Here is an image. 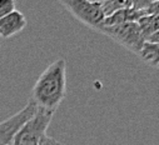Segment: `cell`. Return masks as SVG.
Masks as SVG:
<instances>
[{
  "label": "cell",
  "mask_w": 159,
  "mask_h": 145,
  "mask_svg": "<svg viewBox=\"0 0 159 145\" xmlns=\"http://www.w3.org/2000/svg\"><path fill=\"white\" fill-rule=\"evenodd\" d=\"M66 94V61L57 59L38 78L30 100L38 109L54 113Z\"/></svg>",
  "instance_id": "1"
},
{
  "label": "cell",
  "mask_w": 159,
  "mask_h": 145,
  "mask_svg": "<svg viewBox=\"0 0 159 145\" xmlns=\"http://www.w3.org/2000/svg\"><path fill=\"white\" fill-rule=\"evenodd\" d=\"M53 114L54 113L38 109L35 114L19 129L10 145H38L47 135Z\"/></svg>",
  "instance_id": "2"
},
{
  "label": "cell",
  "mask_w": 159,
  "mask_h": 145,
  "mask_svg": "<svg viewBox=\"0 0 159 145\" xmlns=\"http://www.w3.org/2000/svg\"><path fill=\"white\" fill-rule=\"evenodd\" d=\"M60 4L82 24L99 31L105 18L100 3L92 0H59Z\"/></svg>",
  "instance_id": "3"
},
{
  "label": "cell",
  "mask_w": 159,
  "mask_h": 145,
  "mask_svg": "<svg viewBox=\"0 0 159 145\" xmlns=\"http://www.w3.org/2000/svg\"><path fill=\"white\" fill-rule=\"evenodd\" d=\"M99 33L107 35L108 38L137 55L144 44V38L139 30L137 21L102 26L99 29Z\"/></svg>",
  "instance_id": "4"
},
{
  "label": "cell",
  "mask_w": 159,
  "mask_h": 145,
  "mask_svg": "<svg viewBox=\"0 0 159 145\" xmlns=\"http://www.w3.org/2000/svg\"><path fill=\"white\" fill-rule=\"evenodd\" d=\"M36 110L38 108L31 101H28L20 112L0 123V145H10L15 134L35 114Z\"/></svg>",
  "instance_id": "5"
},
{
  "label": "cell",
  "mask_w": 159,
  "mask_h": 145,
  "mask_svg": "<svg viewBox=\"0 0 159 145\" xmlns=\"http://www.w3.org/2000/svg\"><path fill=\"white\" fill-rule=\"evenodd\" d=\"M26 26V18L23 13L14 10L7 16L0 19V36L2 38H11V36L23 31Z\"/></svg>",
  "instance_id": "6"
},
{
  "label": "cell",
  "mask_w": 159,
  "mask_h": 145,
  "mask_svg": "<svg viewBox=\"0 0 159 145\" xmlns=\"http://www.w3.org/2000/svg\"><path fill=\"white\" fill-rule=\"evenodd\" d=\"M137 24L144 38V42L158 44L159 42V16L158 14L143 16L137 20Z\"/></svg>",
  "instance_id": "7"
},
{
  "label": "cell",
  "mask_w": 159,
  "mask_h": 145,
  "mask_svg": "<svg viewBox=\"0 0 159 145\" xmlns=\"http://www.w3.org/2000/svg\"><path fill=\"white\" fill-rule=\"evenodd\" d=\"M138 56L149 66L157 69L159 66V45L157 43H148L144 42L143 46L140 48Z\"/></svg>",
  "instance_id": "8"
},
{
  "label": "cell",
  "mask_w": 159,
  "mask_h": 145,
  "mask_svg": "<svg viewBox=\"0 0 159 145\" xmlns=\"http://www.w3.org/2000/svg\"><path fill=\"white\" fill-rule=\"evenodd\" d=\"M100 5L103 8L104 15L108 16L116 10L132 8V0H105V2L102 3Z\"/></svg>",
  "instance_id": "9"
},
{
  "label": "cell",
  "mask_w": 159,
  "mask_h": 145,
  "mask_svg": "<svg viewBox=\"0 0 159 145\" xmlns=\"http://www.w3.org/2000/svg\"><path fill=\"white\" fill-rule=\"evenodd\" d=\"M15 10L14 0H0V19Z\"/></svg>",
  "instance_id": "10"
},
{
  "label": "cell",
  "mask_w": 159,
  "mask_h": 145,
  "mask_svg": "<svg viewBox=\"0 0 159 145\" xmlns=\"http://www.w3.org/2000/svg\"><path fill=\"white\" fill-rule=\"evenodd\" d=\"M154 3H158V0H132V8L135 10H140L150 7Z\"/></svg>",
  "instance_id": "11"
},
{
  "label": "cell",
  "mask_w": 159,
  "mask_h": 145,
  "mask_svg": "<svg viewBox=\"0 0 159 145\" xmlns=\"http://www.w3.org/2000/svg\"><path fill=\"white\" fill-rule=\"evenodd\" d=\"M38 145H61L58 140H55L54 138H52V136H49V135H45L42 140H40V143H39Z\"/></svg>",
  "instance_id": "12"
}]
</instances>
